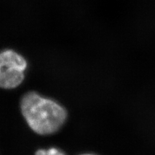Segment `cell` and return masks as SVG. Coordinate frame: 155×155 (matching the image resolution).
Wrapping results in <instances>:
<instances>
[{
	"label": "cell",
	"mask_w": 155,
	"mask_h": 155,
	"mask_svg": "<svg viewBox=\"0 0 155 155\" xmlns=\"http://www.w3.org/2000/svg\"><path fill=\"white\" fill-rule=\"evenodd\" d=\"M21 108L28 125L39 134L56 132L67 118V111L62 106L34 92L23 97Z\"/></svg>",
	"instance_id": "6da1fadb"
},
{
	"label": "cell",
	"mask_w": 155,
	"mask_h": 155,
	"mask_svg": "<svg viewBox=\"0 0 155 155\" xmlns=\"http://www.w3.org/2000/svg\"><path fill=\"white\" fill-rule=\"evenodd\" d=\"M27 62L23 56L11 49L0 52V87L16 88L25 78Z\"/></svg>",
	"instance_id": "7a4b0ae2"
},
{
	"label": "cell",
	"mask_w": 155,
	"mask_h": 155,
	"mask_svg": "<svg viewBox=\"0 0 155 155\" xmlns=\"http://www.w3.org/2000/svg\"><path fill=\"white\" fill-rule=\"evenodd\" d=\"M36 155H65L62 151L56 148H51L48 150L40 149L36 151Z\"/></svg>",
	"instance_id": "3957f363"
},
{
	"label": "cell",
	"mask_w": 155,
	"mask_h": 155,
	"mask_svg": "<svg viewBox=\"0 0 155 155\" xmlns=\"http://www.w3.org/2000/svg\"><path fill=\"white\" fill-rule=\"evenodd\" d=\"M82 155H94V154H82Z\"/></svg>",
	"instance_id": "277c9868"
}]
</instances>
